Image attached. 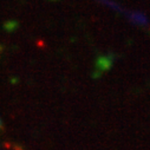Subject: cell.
Returning <instances> with one entry per match:
<instances>
[{"label":"cell","instance_id":"7a4b0ae2","mask_svg":"<svg viewBox=\"0 0 150 150\" xmlns=\"http://www.w3.org/2000/svg\"><path fill=\"white\" fill-rule=\"evenodd\" d=\"M17 26H18V24H17L16 21H8V23L5 24V28H6L7 31H13Z\"/></svg>","mask_w":150,"mask_h":150},{"label":"cell","instance_id":"6da1fadb","mask_svg":"<svg viewBox=\"0 0 150 150\" xmlns=\"http://www.w3.org/2000/svg\"><path fill=\"white\" fill-rule=\"evenodd\" d=\"M111 64H112V56H104V57H99L97 60H96V70L98 71V76L103 72V71H106L111 67Z\"/></svg>","mask_w":150,"mask_h":150}]
</instances>
